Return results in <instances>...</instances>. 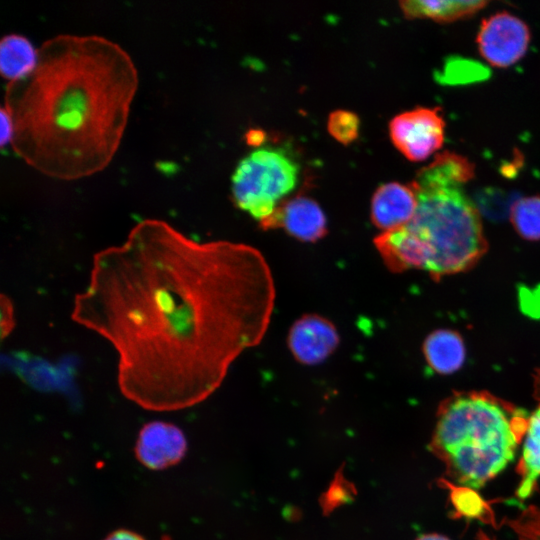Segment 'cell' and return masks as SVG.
<instances>
[{"label":"cell","instance_id":"obj_1","mask_svg":"<svg viewBox=\"0 0 540 540\" xmlns=\"http://www.w3.org/2000/svg\"><path fill=\"white\" fill-rule=\"evenodd\" d=\"M275 283L263 254L230 241H195L163 220L137 223L97 252L72 320L108 340L117 382L150 411L211 396L242 352L263 339Z\"/></svg>","mask_w":540,"mask_h":540},{"label":"cell","instance_id":"obj_2","mask_svg":"<svg viewBox=\"0 0 540 540\" xmlns=\"http://www.w3.org/2000/svg\"><path fill=\"white\" fill-rule=\"evenodd\" d=\"M137 86L135 64L119 44L99 35L54 36L38 49L35 69L6 86L10 144L47 176L97 173L119 147Z\"/></svg>","mask_w":540,"mask_h":540},{"label":"cell","instance_id":"obj_3","mask_svg":"<svg viewBox=\"0 0 540 540\" xmlns=\"http://www.w3.org/2000/svg\"><path fill=\"white\" fill-rule=\"evenodd\" d=\"M473 176L472 162L449 151L437 154L417 172L411 182L418 199L413 218L374 238L390 271L422 270L438 281L479 262L488 243L480 213L465 191Z\"/></svg>","mask_w":540,"mask_h":540},{"label":"cell","instance_id":"obj_4","mask_svg":"<svg viewBox=\"0 0 540 540\" xmlns=\"http://www.w3.org/2000/svg\"><path fill=\"white\" fill-rule=\"evenodd\" d=\"M529 415L488 391L453 392L438 406L428 450L451 482L479 490L514 460Z\"/></svg>","mask_w":540,"mask_h":540},{"label":"cell","instance_id":"obj_5","mask_svg":"<svg viewBox=\"0 0 540 540\" xmlns=\"http://www.w3.org/2000/svg\"><path fill=\"white\" fill-rule=\"evenodd\" d=\"M297 165L282 152L258 149L241 160L232 176L235 204L259 224L296 185Z\"/></svg>","mask_w":540,"mask_h":540},{"label":"cell","instance_id":"obj_6","mask_svg":"<svg viewBox=\"0 0 540 540\" xmlns=\"http://www.w3.org/2000/svg\"><path fill=\"white\" fill-rule=\"evenodd\" d=\"M445 126L440 108L417 107L396 115L389 123V134L408 160L420 162L442 148Z\"/></svg>","mask_w":540,"mask_h":540},{"label":"cell","instance_id":"obj_7","mask_svg":"<svg viewBox=\"0 0 540 540\" xmlns=\"http://www.w3.org/2000/svg\"><path fill=\"white\" fill-rule=\"evenodd\" d=\"M531 34L519 17L500 11L481 22L476 42L480 55L492 66L506 68L527 52Z\"/></svg>","mask_w":540,"mask_h":540},{"label":"cell","instance_id":"obj_8","mask_svg":"<svg viewBox=\"0 0 540 540\" xmlns=\"http://www.w3.org/2000/svg\"><path fill=\"white\" fill-rule=\"evenodd\" d=\"M340 336L335 325L327 318L308 313L290 327L287 345L294 359L307 366L323 363L337 349Z\"/></svg>","mask_w":540,"mask_h":540},{"label":"cell","instance_id":"obj_9","mask_svg":"<svg viewBox=\"0 0 540 540\" xmlns=\"http://www.w3.org/2000/svg\"><path fill=\"white\" fill-rule=\"evenodd\" d=\"M187 451L183 431L164 421H152L141 427L134 452L139 463L150 470H164L178 464Z\"/></svg>","mask_w":540,"mask_h":540},{"label":"cell","instance_id":"obj_10","mask_svg":"<svg viewBox=\"0 0 540 540\" xmlns=\"http://www.w3.org/2000/svg\"><path fill=\"white\" fill-rule=\"evenodd\" d=\"M260 226L263 230L281 228L293 238L311 243L322 239L328 232L322 208L306 196H297L281 203Z\"/></svg>","mask_w":540,"mask_h":540},{"label":"cell","instance_id":"obj_11","mask_svg":"<svg viewBox=\"0 0 540 540\" xmlns=\"http://www.w3.org/2000/svg\"><path fill=\"white\" fill-rule=\"evenodd\" d=\"M417 204V193L412 183L382 184L371 199V221L381 233L397 230L413 218Z\"/></svg>","mask_w":540,"mask_h":540},{"label":"cell","instance_id":"obj_12","mask_svg":"<svg viewBox=\"0 0 540 540\" xmlns=\"http://www.w3.org/2000/svg\"><path fill=\"white\" fill-rule=\"evenodd\" d=\"M422 349L429 367L441 375L456 372L465 362L463 338L452 329L434 330L425 338Z\"/></svg>","mask_w":540,"mask_h":540},{"label":"cell","instance_id":"obj_13","mask_svg":"<svg viewBox=\"0 0 540 540\" xmlns=\"http://www.w3.org/2000/svg\"><path fill=\"white\" fill-rule=\"evenodd\" d=\"M515 471L518 476L515 497L525 501L534 493L540 478V401L529 415L522 452Z\"/></svg>","mask_w":540,"mask_h":540},{"label":"cell","instance_id":"obj_14","mask_svg":"<svg viewBox=\"0 0 540 540\" xmlns=\"http://www.w3.org/2000/svg\"><path fill=\"white\" fill-rule=\"evenodd\" d=\"M408 19L425 18L440 23L465 19L482 10L487 4L483 0H406L400 3Z\"/></svg>","mask_w":540,"mask_h":540},{"label":"cell","instance_id":"obj_15","mask_svg":"<svg viewBox=\"0 0 540 540\" xmlns=\"http://www.w3.org/2000/svg\"><path fill=\"white\" fill-rule=\"evenodd\" d=\"M438 485L448 491V500L453 508L451 517L477 520L494 529L499 527L491 504L478 490L455 484L445 478L438 479Z\"/></svg>","mask_w":540,"mask_h":540},{"label":"cell","instance_id":"obj_16","mask_svg":"<svg viewBox=\"0 0 540 540\" xmlns=\"http://www.w3.org/2000/svg\"><path fill=\"white\" fill-rule=\"evenodd\" d=\"M38 49L23 35L10 33L0 42V69L2 75L10 81H16L29 75L36 67Z\"/></svg>","mask_w":540,"mask_h":540},{"label":"cell","instance_id":"obj_17","mask_svg":"<svg viewBox=\"0 0 540 540\" xmlns=\"http://www.w3.org/2000/svg\"><path fill=\"white\" fill-rule=\"evenodd\" d=\"M510 220L522 238L540 240V196H527L516 200L510 208Z\"/></svg>","mask_w":540,"mask_h":540},{"label":"cell","instance_id":"obj_18","mask_svg":"<svg viewBox=\"0 0 540 540\" xmlns=\"http://www.w3.org/2000/svg\"><path fill=\"white\" fill-rule=\"evenodd\" d=\"M500 524L506 525L514 540H540V506L529 505L512 517H505ZM474 540H498L482 529L475 534Z\"/></svg>","mask_w":540,"mask_h":540},{"label":"cell","instance_id":"obj_19","mask_svg":"<svg viewBox=\"0 0 540 540\" xmlns=\"http://www.w3.org/2000/svg\"><path fill=\"white\" fill-rule=\"evenodd\" d=\"M359 126L358 116L351 111L336 110L328 118L329 133L342 144H349L358 137Z\"/></svg>","mask_w":540,"mask_h":540},{"label":"cell","instance_id":"obj_20","mask_svg":"<svg viewBox=\"0 0 540 540\" xmlns=\"http://www.w3.org/2000/svg\"><path fill=\"white\" fill-rule=\"evenodd\" d=\"M355 495L353 484L348 482L342 473L338 472L328 490L321 497L320 503L323 512H332L340 505L350 502Z\"/></svg>","mask_w":540,"mask_h":540},{"label":"cell","instance_id":"obj_21","mask_svg":"<svg viewBox=\"0 0 540 540\" xmlns=\"http://www.w3.org/2000/svg\"><path fill=\"white\" fill-rule=\"evenodd\" d=\"M1 336L7 337L15 327L14 306L9 297L1 295Z\"/></svg>","mask_w":540,"mask_h":540},{"label":"cell","instance_id":"obj_22","mask_svg":"<svg viewBox=\"0 0 540 540\" xmlns=\"http://www.w3.org/2000/svg\"><path fill=\"white\" fill-rule=\"evenodd\" d=\"M1 145L4 146L8 143H11L13 137V123L12 119L7 112V110L1 108Z\"/></svg>","mask_w":540,"mask_h":540},{"label":"cell","instance_id":"obj_23","mask_svg":"<svg viewBox=\"0 0 540 540\" xmlns=\"http://www.w3.org/2000/svg\"><path fill=\"white\" fill-rule=\"evenodd\" d=\"M103 540H145V538L131 530L117 529L109 533Z\"/></svg>","mask_w":540,"mask_h":540},{"label":"cell","instance_id":"obj_24","mask_svg":"<svg viewBox=\"0 0 540 540\" xmlns=\"http://www.w3.org/2000/svg\"><path fill=\"white\" fill-rule=\"evenodd\" d=\"M416 540H450L447 536L439 533H428L419 536Z\"/></svg>","mask_w":540,"mask_h":540},{"label":"cell","instance_id":"obj_25","mask_svg":"<svg viewBox=\"0 0 540 540\" xmlns=\"http://www.w3.org/2000/svg\"><path fill=\"white\" fill-rule=\"evenodd\" d=\"M535 397L538 401H540V369L537 371V375L535 376Z\"/></svg>","mask_w":540,"mask_h":540}]
</instances>
